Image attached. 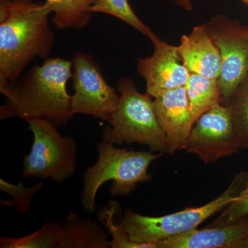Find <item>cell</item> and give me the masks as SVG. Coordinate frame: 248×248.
I'll use <instances>...</instances> for the list:
<instances>
[{
	"label": "cell",
	"instance_id": "cell-1",
	"mask_svg": "<svg viewBox=\"0 0 248 248\" xmlns=\"http://www.w3.org/2000/svg\"><path fill=\"white\" fill-rule=\"evenodd\" d=\"M72 73L73 62L50 58L32 66L14 82L0 79V92L6 98L0 119H45L58 128L66 126L74 115L66 89Z\"/></svg>",
	"mask_w": 248,
	"mask_h": 248
},
{
	"label": "cell",
	"instance_id": "cell-2",
	"mask_svg": "<svg viewBox=\"0 0 248 248\" xmlns=\"http://www.w3.org/2000/svg\"><path fill=\"white\" fill-rule=\"evenodd\" d=\"M52 10L34 0H0V79L14 82L35 58L46 59L55 35Z\"/></svg>",
	"mask_w": 248,
	"mask_h": 248
},
{
	"label": "cell",
	"instance_id": "cell-3",
	"mask_svg": "<svg viewBox=\"0 0 248 248\" xmlns=\"http://www.w3.org/2000/svg\"><path fill=\"white\" fill-rule=\"evenodd\" d=\"M97 161L85 171L81 194V205L89 213L97 209L96 197L106 182L112 181L109 192L113 197L130 195L138 184L151 180L148 168L163 155L151 150L135 151L128 148H118L104 140L97 143Z\"/></svg>",
	"mask_w": 248,
	"mask_h": 248
},
{
	"label": "cell",
	"instance_id": "cell-4",
	"mask_svg": "<svg viewBox=\"0 0 248 248\" xmlns=\"http://www.w3.org/2000/svg\"><path fill=\"white\" fill-rule=\"evenodd\" d=\"M118 105L109 125L102 130V140L121 146L138 143L156 153H169V144L156 119L149 94L139 92L133 80L123 78L117 81Z\"/></svg>",
	"mask_w": 248,
	"mask_h": 248
},
{
	"label": "cell",
	"instance_id": "cell-5",
	"mask_svg": "<svg viewBox=\"0 0 248 248\" xmlns=\"http://www.w3.org/2000/svg\"><path fill=\"white\" fill-rule=\"evenodd\" d=\"M248 180V172H240L221 195L209 203L164 216H144L127 209L122 218L125 231L132 241L141 244H157L192 231L236 200Z\"/></svg>",
	"mask_w": 248,
	"mask_h": 248
},
{
	"label": "cell",
	"instance_id": "cell-6",
	"mask_svg": "<svg viewBox=\"0 0 248 248\" xmlns=\"http://www.w3.org/2000/svg\"><path fill=\"white\" fill-rule=\"evenodd\" d=\"M33 135L30 153L23 161L22 176L28 179H48L61 183L71 179L76 171V142L63 136L58 127L45 119L28 121Z\"/></svg>",
	"mask_w": 248,
	"mask_h": 248
},
{
	"label": "cell",
	"instance_id": "cell-7",
	"mask_svg": "<svg viewBox=\"0 0 248 248\" xmlns=\"http://www.w3.org/2000/svg\"><path fill=\"white\" fill-rule=\"evenodd\" d=\"M221 55L218 85L227 106L248 78V26L219 15L205 23Z\"/></svg>",
	"mask_w": 248,
	"mask_h": 248
},
{
	"label": "cell",
	"instance_id": "cell-8",
	"mask_svg": "<svg viewBox=\"0 0 248 248\" xmlns=\"http://www.w3.org/2000/svg\"><path fill=\"white\" fill-rule=\"evenodd\" d=\"M73 115L93 116L110 123L120 95L108 84L100 67L89 54L78 51L73 59Z\"/></svg>",
	"mask_w": 248,
	"mask_h": 248
},
{
	"label": "cell",
	"instance_id": "cell-9",
	"mask_svg": "<svg viewBox=\"0 0 248 248\" xmlns=\"http://www.w3.org/2000/svg\"><path fill=\"white\" fill-rule=\"evenodd\" d=\"M240 149L229 107L218 103L194 124L185 151L208 164H215Z\"/></svg>",
	"mask_w": 248,
	"mask_h": 248
},
{
	"label": "cell",
	"instance_id": "cell-10",
	"mask_svg": "<svg viewBox=\"0 0 248 248\" xmlns=\"http://www.w3.org/2000/svg\"><path fill=\"white\" fill-rule=\"evenodd\" d=\"M154 47L151 56L138 59L139 75L145 80L146 93L155 98L186 86L190 73L183 62L178 46L169 45L153 31L148 36Z\"/></svg>",
	"mask_w": 248,
	"mask_h": 248
},
{
	"label": "cell",
	"instance_id": "cell-11",
	"mask_svg": "<svg viewBox=\"0 0 248 248\" xmlns=\"http://www.w3.org/2000/svg\"><path fill=\"white\" fill-rule=\"evenodd\" d=\"M155 114L169 144V153L186 149L195 124L185 86L170 90L154 98Z\"/></svg>",
	"mask_w": 248,
	"mask_h": 248
},
{
	"label": "cell",
	"instance_id": "cell-12",
	"mask_svg": "<svg viewBox=\"0 0 248 248\" xmlns=\"http://www.w3.org/2000/svg\"><path fill=\"white\" fill-rule=\"evenodd\" d=\"M248 236V216L224 226L197 228L157 242L158 248H240Z\"/></svg>",
	"mask_w": 248,
	"mask_h": 248
},
{
	"label": "cell",
	"instance_id": "cell-13",
	"mask_svg": "<svg viewBox=\"0 0 248 248\" xmlns=\"http://www.w3.org/2000/svg\"><path fill=\"white\" fill-rule=\"evenodd\" d=\"M178 48L184 65L190 73L218 79L221 55L205 24L197 26L190 33L182 36Z\"/></svg>",
	"mask_w": 248,
	"mask_h": 248
},
{
	"label": "cell",
	"instance_id": "cell-14",
	"mask_svg": "<svg viewBox=\"0 0 248 248\" xmlns=\"http://www.w3.org/2000/svg\"><path fill=\"white\" fill-rule=\"evenodd\" d=\"M108 233L89 218H81L71 212L63 226L60 248H108Z\"/></svg>",
	"mask_w": 248,
	"mask_h": 248
},
{
	"label": "cell",
	"instance_id": "cell-15",
	"mask_svg": "<svg viewBox=\"0 0 248 248\" xmlns=\"http://www.w3.org/2000/svg\"><path fill=\"white\" fill-rule=\"evenodd\" d=\"M53 14L52 22L60 30L84 29L92 19L97 0H45Z\"/></svg>",
	"mask_w": 248,
	"mask_h": 248
},
{
	"label": "cell",
	"instance_id": "cell-16",
	"mask_svg": "<svg viewBox=\"0 0 248 248\" xmlns=\"http://www.w3.org/2000/svg\"><path fill=\"white\" fill-rule=\"evenodd\" d=\"M185 89L195 123L214 105L218 103L222 104L218 79H209L200 75L190 73Z\"/></svg>",
	"mask_w": 248,
	"mask_h": 248
},
{
	"label": "cell",
	"instance_id": "cell-17",
	"mask_svg": "<svg viewBox=\"0 0 248 248\" xmlns=\"http://www.w3.org/2000/svg\"><path fill=\"white\" fill-rule=\"evenodd\" d=\"M63 224L47 221L39 231L24 237L1 236V248H60Z\"/></svg>",
	"mask_w": 248,
	"mask_h": 248
},
{
	"label": "cell",
	"instance_id": "cell-18",
	"mask_svg": "<svg viewBox=\"0 0 248 248\" xmlns=\"http://www.w3.org/2000/svg\"><path fill=\"white\" fill-rule=\"evenodd\" d=\"M120 208L115 201H110L107 206L101 209L98 213V219L106 228L111 236V248H158L157 244H141L134 242L125 231L123 220L120 223L115 222V215Z\"/></svg>",
	"mask_w": 248,
	"mask_h": 248
},
{
	"label": "cell",
	"instance_id": "cell-19",
	"mask_svg": "<svg viewBox=\"0 0 248 248\" xmlns=\"http://www.w3.org/2000/svg\"><path fill=\"white\" fill-rule=\"evenodd\" d=\"M91 11L120 19L146 37L153 31L134 12L128 0H97Z\"/></svg>",
	"mask_w": 248,
	"mask_h": 248
},
{
	"label": "cell",
	"instance_id": "cell-20",
	"mask_svg": "<svg viewBox=\"0 0 248 248\" xmlns=\"http://www.w3.org/2000/svg\"><path fill=\"white\" fill-rule=\"evenodd\" d=\"M241 149L248 148V78L228 104Z\"/></svg>",
	"mask_w": 248,
	"mask_h": 248
},
{
	"label": "cell",
	"instance_id": "cell-21",
	"mask_svg": "<svg viewBox=\"0 0 248 248\" xmlns=\"http://www.w3.org/2000/svg\"><path fill=\"white\" fill-rule=\"evenodd\" d=\"M42 182L36 184L32 187H25L23 182L17 185L10 184L4 179H0V188L2 192L11 196V201L1 200V203L5 206L14 207L20 213H27L30 210L31 202L34 195L42 188Z\"/></svg>",
	"mask_w": 248,
	"mask_h": 248
},
{
	"label": "cell",
	"instance_id": "cell-22",
	"mask_svg": "<svg viewBox=\"0 0 248 248\" xmlns=\"http://www.w3.org/2000/svg\"><path fill=\"white\" fill-rule=\"evenodd\" d=\"M248 216V180L238 198L226 207L221 215L209 226H224Z\"/></svg>",
	"mask_w": 248,
	"mask_h": 248
},
{
	"label": "cell",
	"instance_id": "cell-23",
	"mask_svg": "<svg viewBox=\"0 0 248 248\" xmlns=\"http://www.w3.org/2000/svg\"><path fill=\"white\" fill-rule=\"evenodd\" d=\"M179 7L185 11H190L193 9V0H173Z\"/></svg>",
	"mask_w": 248,
	"mask_h": 248
},
{
	"label": "cell",
	"instance_id": "cell-24",
	"mask_svg": "<svg viewBox=\"0 0 248 248\" xmlns=\"http://www.w3.org/2000/svg\"><path fill=\"white\" fill-rule=\"evenodd\" d=\"M240 248H248V236L244 242L242 243V244L241 245Z\"/></svg>",
	"mask_w": 248,
	"mask_h": 248
},
{
	"label": "cell",
	"instance_id": "cell-25",
	"mask_svg": "<svg viewBox=\"0 0 248 248\" xmlns=\"http://www.w3.org/2000/svg\"><path fill=\"white\" fill-rule=\"evenodd\" d=\"M245 4H248V0H241Z\"/></svg>",
	"mask_w": 248,
	"mask_h": 248
}]
</instances>
